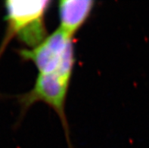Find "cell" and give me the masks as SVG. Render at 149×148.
<instances>
[{"mask_svg":"<svg viewBox=\"0 0 149 148\" xmlns=\"http://www.w3.org/2000/svg\"><path fill=\"white\" fill-rule=\"evenodd\" d=\"M51 1H15L6 2L8 23L7 33L3 45L13 36L30 49L36 47L47 37L45 24V14Z\"/></svg>","mask_w":149,"mask_h":148,"instance_id":"obj_1","label":"cell"},{"mask_svg":"<svg viewBox=\"0 0 149 148\" xmlns=\"http://www.w3.org/2000/svg\"><path fill=\"white\" fill-rule=\"evenodd\" d=\"M19 55L33 63L40 74L59 73L71 79L74 65L73 37L59 28L36 47L21 49Z\"/></svg>","mask_w":149,"mask_h":148,"instance_id":"obj_2","label":"cell"},{"mask_svg":"<svg viewBox=\"0 0 149 148\" xmlns=\"http://www.w3.org/2000/svg\"><path fill=\"white\" fill-rule=\"evenodd\" d=\"M70 81L59 73H39L32 89L20 97L22 109L26 110L33 104L42 101L56 112L67 129L65 104Z\"/></svg>","mask_w":149,"mask_h":148,"instance_id":"obj_3","label":"cell"},{"mask_svg":"<svg viewBox=\"0 0 149 148\" xmlns=\"http://www.w3.org/2000/svg\"><path fill=\"white\" fill-rule=\"evenodd\" d=\"M94 5V1L91 0L60 1L58 6L60 21L58 28L74 38L89 17Z\"/></svg>","mask_w":149,"mask_h":148,"instance_id":"obj_4","label":"cell"}]
</instances>
